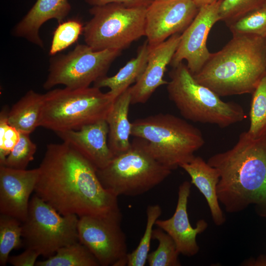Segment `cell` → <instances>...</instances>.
Returning a JSON list of instances; mask_svg holds the SVG:
<instances>
[{
	"label": "cell",
	"mask_w": 266,
	"mask_h": 266,
	"mask_svg": "<svg viewBox=\"0 0 266 266\" xmlns=\"http://www.w3.org/2000/svg\"><path fill=\"white\" fill-rule=\"evenodd\" d=\"M83 30V24L78 18L60 23L53 33L49 55L53 56L74 43Z\"/></svg>",
	"instance_id": "obj_29"
},
{
	"label": "cell",
	"mask_w": 266,
	"mask_h": 266,
	"mask_svg": "<svg viewBox=\"0 0 266 266\" xmlns=\"http://www.w3.org/2000/svg\"><path fill=\"white\" fill-rule=\"evenodd\" d=\"M8 113L5 108L0 113V164L12 151L20 137V132L8 123Z\"/></svg>",
	"instance_id": "obj_32"
},
{
	"label": "cell",
	"mask_w": 266,
	"mask_h": 266,
	"mask_svg": "<svg viewBox=\"0 0 266 266\" xmlns=\"http://www.w3.org/2000/svg\"><path fill=\"white\" fill-rule=\"evenodd\" d=\"M171 170L154 159L144 140L136 138L125 152L114 156L104 168L97 170L103 187L114 195L136 196L164 181Z\"/></svg>",
	"instance_id": "obj_7"
},
{
	"label": "cell",
	"mask_w": 266,
	"mask_h": 266,
	"mask_svg": "<svg viewBox=\"0 0 266 266\" xmlns=\"http://www.w3.org/2000/svg\"><path fill=\"white\" fill-rule=\"evenodd\" d=\"M250 120V136L258 137L266 133V74L253 92Z\"/></svg>",
	"instance_id": "obj_27"
},
{
	"label": "cell",
	"mask_w": 266,
	"mask_h": 266,
	"mask_svg": "<svg viewBox=\"0 0 266 266\" xmlns=\"http://www.w3.org/2000/svg\"><path fill=\"white\" fill-rule=\"evenodd\" d=\"M78 220L74 214H60L35 194L22 222L23 245L49 258L60 248L79 241Z\"/></svg>",
	"instance_id": "obj_9"
},
{
	"label": "cell",
	"mask_w": 266,
	"mask_h": 266,
	"mask_svg": "<svg viewBox=\"0 0 266 266\" xmlns=\"http://www.w3.org/2000/svg\"><path fill=\"white\" fill-rule=\"evenodd\" d=\"M36 145L30 137V134L20 133L19 139L12 151L0 166L17 169H26L34 159Z\"/></svg>",
	"instance_id": "obj_30"
},
{
	"label": "cell",
	"mask_w": 266,
	"mask_h": 266,
	"mask_svg": "<svg viewBox=\"0 0 266 266\" xmlns=\"http://www.w3.org/2000/svg\"><path fill=\"white\" fill-rule=\"evenodd\" d=\"M36 266H99L98 261L79 241L60 248L45 260L37 261Z\"/></svg>",
	"instance_id": "obj_23"
},
{
	"label": "cell",
	"mask_w": 266,
	"mask_h": 266,
	"mask_svg": "<svg viewBox=\"0 0 266 266\" xmlns=\"http://www.w3.org/2000/svg\"><path fill=\"white\" fill-rule=\"evenodd\" d=\"M233 35L250 34L266 37V1L259 7L228 26Z\"/></svg>",
	"instance_id": "obj_28"
},
{
	"label": "cell",
	"mask_w": 266,
	"mask_h": 266,
	"mask_svg": "<svg viewBox=\"0 0 266 266\" xmlns=\"http://www.w3.org/2000/svg\"><path fill=\"white\" fill-rule=\"evenodd\" d=\"M40 256L34 250L26 248L22 253L9 256L8 263L13 266H33L35 265L36 259Z\"/></svg>",
	"instance_id": "obj_33"
},
{
	"label": "cell",
	"mask_w": 266,
	"mask_h": 266,
	"mask_svg": "<svg viewBox=\"0 0 266 266\" xmlns=\"http://www.w3.org/2000/svg\"><path fill=\"white\" fill-rule=\"evenodd\" d=\"M130 104L131 87L115 99L106 118L108 144L114 156L125 152L131 146L132 123L128 117Z\"/></svg>",
	"instance_id": "obj_20"
},
{
	"label": "cell",
	"mask_w": 266,
	"mask_h": 266,
	"mask_svg": "<svg viewBox=\"0 0 266 266\" xmlns=\"http://www.w3.org/2000/svg\"><path fill=\"white\" fill-rule=\"evenodd\" d=\"M70 10L68 0H36L14 27L13 33L42 48L43 42L39 34L41 27L50 19H54L59 23L64 21Z\"/></svg>",
	"instance_id": "obj_18"
},
{
	"label": "cell",
	"mask_w": 266,
	"mask_h": 266,
	"mask_svg": "<svg viewBox=\"0 0 266 266\" xmlns=\"http://www.w3.org/2000/svg\"><path fill=\"white\" fill-rule=\"evenodd\" d=\"M265 47H266V37L265 38Z\"/></svg>",
	"instance_id": "obj_37"
},
{
	"label": "cell",
	"mask_w": 266,
	"mask_h": 266,
	"mask_svg": "<svg viewBox=\"0 0 266 266\" xmlns=\"http://www.w3.org/2000/svg\"><path fill=\"white\" fill-rule=\"evenodd\" d=\"M180 40V34H175L164 42L150 47L144 72L131 86V104L144 103L156 90L167 81L164 79L166 66L172 59Z\"/></svg>",
	"instance_id": "obj_16"
},
{
	"label": "cell",
	"mask_w": 266,
	"mask_h": 266,
	"mask_svg": "<svg viewBox=\"0 0 266 266\" xmlns=\"http://www.w3.org/2000/svg\"><path fill=\"white\" fill-rule=\"evenodd\" d=\"M162 212L158 204L148 206L146 209L147 221L145 230L137 247L127 255L128 266H144L149 253L151 239H153V227Z\"/></svg>",
	"instance_id": "obj_26"
},
{
	"label": "cell",
	"mask_w": 266,
	"mask_h": 266,
	"mask_svg": "<svg viewBox=\"0 0 266 266\" xmlns=\"http://www.w3.org/2000/svg\"><path fill=\"white\" fill-rule=\"evenodd\" d=\"M199 8L193 0H154L146 8L145 36L150 47L183 32Z\"/></svg>",
	"instance_id": "obj_13"
},
{
	"label": "cell",
	"mask_w": 266,
	"mask_h": 266,
	"mask_svg": "<svg viewBox=\"0 0 266 266\" xmlns=\"http://www.w3.org/2000/svg\"><path fill=\"white\" fill-rule=\"evenodd\" d=\"M190 176L194 184L205 198L213 221L217 226L225 221L219 203L217 187L220 175L218 170L200 156H195L190 162L180 166Z\"/></svg>",
	"instance_id": "obj_19"
},
{
	"label": "cell",
	"mask_w": 266,
	"mask_h": 266,
	"mask_svg": "<svg viewBox=\"0 0 266 266\" xmlns=\"http://www.w3.org/2000/svg\"><path fill=\"white\" fill-rule=\"evenodd\" d=\"M55 133L63 142L88 160L97 170L105 167L114 157L108 144V127L106 120L86 125L78 130Z\"/></svg>",
	"instance_id": "obj_17"
},
{
	"label": "cell",
	"mask_w": 266,
	"mask_h": 266,
	"mask_svg": "<svg viewBox=\"0 0 266 266\" xmlns=\"http://www.w3.org/2000/svg\"><path fill=\"white\" fill-rule=\"evenodd\" d=\"M153 239H156L159 245L155 251L149 253L147 262L149 266H181L175 243L170 236L158 227L153 230Z\"/></svg>",
	"instance_id": "obj_25"
},
{
	"label": "cell",
	"mask_w": 266,
	"mask_h": 266,
	"mask_svg": "<svg viewBox=\"0 0 266 266\" xmlns=\"http://www.w3.org/2000/svg\"><path fill=\"white\" fill-rule=\"evenodd\" d=\"M266 74L265 38L250 34L233 35L211 55L193 75L199 83L220 97L253 93Z\"/></svg>",
	"instance_id": "obj_3"
},
{
	"label": "cell",
	"mask_w": 266,
	"mask_h": 266,
	"mask_svg": "<svg viewBox=\"0 0 266 266\" xmlns=\"http://www.w3.org/2000/svg\"><path fill=\"white\" fill-rule=\"evenodd\" d=\"M150 46L146 40L138 50L137 56L132 59L113 76H105L94 82V87H107L115 99L135 83L144 71L147 63Z\"/></svg>",
	"instance_id": "obj_21"
},
{
	"label": "cell",
	"mask_w": 266,
	"mask_h": 266,
	"mask_svg": "<svg viewBox=\"0 0 266 266\" xmlns=\"http://www.w3.org/2000/svg\"><path fill=\"white\" fill-rule=\"evenodd\" d=\"M222 0H214L199 8L192 22L180 34L171 66L175 67L185 60L193 75L201 69L211 53L207 47L206 41L211 28L220 21L219 9Z\"/></svg>",
	"instance_id": "obj_12"
},
{
	"label": "cell",
	"mask_w": 266,
	"mask_h": 266,
	"mask_svg": "<svg viewBox=\"0 0 266 266\" xmlns=\"http://www.w3.org/2000/svg\"><path fill=\"white\" fill-rule=\"evenodd\" d=\"M193 0L197 5V6L199 8H200V7L204 5H205V4H207L211 2L214 0Z\"/></svg>",
	"instance_id": "obj_36"
},
{
	"label": "cell",
	"mask_w": 266,
	"mask_h": 266,
	"mask_svg": "<svg viewBox=\"0 0 266 266\" xmlns=\"http://www.w3.org/2000/svg\"><path fill=\"white\" fill-rule=\"evenodd\" d=\"M146 7L111 3L92 6L84 26L86 44L95 51H122L145 36Z\"/></svg>",
	"instance_id": "obj_8"
},
{
	"label": "cell",
	"mask_w": 266,
	"mask_h": 266,
	"mask_svg": "<svg viewBox=\"0 0 266 266\" xmlns=\"http://www.w3.org/2000/svg\"><path fill=\"white\" fill-rule=\"evenodd\" d=\"M169 76L166 84L168 97L185 119L224 128L245 118L241 105L222 100L214 91L198 82L183 62L173 67Z\"/></svg>",
	"instance_id": "obj_5"
},
{
	"label": "cell",
	"mask_w": 266,
	"mask_h": 266,
	"mask_svg": "<svg viewBox=\"0 0 266 266\" xmlns=\"http://www.w3.org/2000/svg\"><path fill=\"white\" fill-rule=\"evenodd\" d=\"M38 167L17 169L0 166V213L17 218L26 219L30 197L34 191L38 179Z\"/></svg>",
	"instance_id": "obj_14"
},
{
	"label": "cell",
	"mask_w": 266,
	"mask_h": 266,
	"mask_svg": "<svg viewBox=\"0 0 266 266\" xmlns=\"http://www.w3.org/2000/svg\"><path fill=\"white\" fill-rule=\"evenodd\" d=\"M250 264L252 266H266V257L260 256L256 261L250 262Z\"/></svg>",
	"instance_id": "obj_35"
},
{
	"label": "cell",
	"mask_w": 266,
	"mask_h": 266,
	"mask_svg": "<svg viewBox=\"0 0 266 266\" xmlns=\"http://www.w3.org/2000/svg\"><path fill=\"white\" fill-rule=\"evenodd\" d=\"M207 162L219 173L217 194L227 212L253 205L258 215L266 218V133L253 137L243 132L232 148Z\"/></svg>",
	"instance_id": "obj_2"
},
{
	"label": "cell",
	"mask_w": 266,
	"mask_h": 266,
	"mask_svg": "<svg viewBox=\"0 0 266 266\" xmlns=\"http://www.w3.org/2000/svg\"><path fill=\"white\" fill-rule=\"evenodd\" d=\"M131 135L144 140L151 155L171 170L190 162L205 142L198 128L169 113L134 120Z\"/></svg>",
	"instance_id": "obj_4"
},
{
	"label": "cell",
	"mask_w": 266,
	"mask_h": 266,
	"mask_svg": "<svg viewBox=\"0 0 266 266\" xmlns=\"http://www.w3.org/2000/svg\"><path fill=\"white\" fill-rule=\"evenodd\" d=\"M191 183L184 181L179 187L178 200L173 215L166 220L158 219L155 225L162 229L174 241L180 254L187 257L197 254L200 249L197 236L203 232L208 224L203 219L199 220L195 228L189 221L187 204L190 194Z\"/></svg>",
	"instance_id": "obj_15"
},
{
	"label": "cell",
	"mask_w": 266,
	"mask_h": 266,
	"mask_svg": "<svg viewBox=\"0 0 266 266\" xmlns=\"http://www.w3.org/2000/svg\"><path fill=\"white\" fill-rule=\"evenodd\" d=\"M22 222L13 217L0 214V265L8 263L12 250L19 249L23 245Z\"/></svg>",
	"instance_id": "obj_24"
},
{
	"label": "cell",
	"mask_w": 266,
	"mask_h": 266,
	"mask_svg": "<svg viewBox=\"0 0 266 266\" xmlns=\"http://www.w3.org/2000/svg\"><path fill=\"white\" fill-rule=\"evenodd\" d=\"M35 194L60 214L122 220L118 197L100 183L94 166L67 143L47 145Z\"/></svg>",
	"instance_id": "obj_1"
},
{
	"label": "cell",
	"mask_w": 266,
	"mask_h": 266,
	"mask_svg": "<svg viewBox=\"0 0 266 266\" xmlns=\"http://www.w3.org/2000/svg\"><path fill=\"white\" fill-rule=\"evenodd\" d=\"M44 94L29 90L8 111L7 121L20 133L31 134L39 127Z\"/></svg>",
	"instance_id": "obj_22"
},
{
	"label": "cell",
	"mask_w": 266,
	"mask_h": 266,
	"mask_svg": "<svg viewBox=\"0 0 266 266\" xmlns=\"http://www.w3.org/2000/svg\"><path fill=\"white\" fill-rule=\"evenodd\" d=\"M39 126L55 133L106 120L115 99L93 87L57 88L44 94Z\"/></svg>",
	"instance_id": "obj_6"
},
{
	"label": "cell",
	"mask_w": 266,
	"mask_h": 266,
	"mask_svg": "<svg viewBox=\"0 0 266 266\" xmlns=\"http://www.w3.org/2000/svg\"><path fill=\"white\" fill-rule=\"evenodd\" d=\"M122 220L85 216L79 217V241L101 266L127 265V239L121 227Z\"/></svg>",
	"instance_id": "obj_11"
},
{
	"label": "cell",
	"mask_w": 266,
	"mask_h": 266,
	"mask_svg": "<svg viewBox=\"0 0 266 266\" xmlns=\"http://www.w3.org/2000/svg\"><path fill=\"white\" fill-rule=\"evenodd\" d=\"M121 52L111 49L95 51L86 44H78L67 54L50 59L43 87L49 90L60 84L71 89L88 87L105 76Z\"/></svg>",
	"instance_id": "obj_10"
},
{
	"label": "cell",
	"mask_w": 266,
	"mask_h": 266,
	"mask_svg": "<svg viewBox=\"0 0 266 266\" xmlns=\"http://www.w3.org/2000/svg\"><path fill=\"white\" fill-rule=\"evenodd\" d=\"M266 0H223L219 9L220 21L227 26L255 10Z\"/></svg>",
	"instance_id": "obj_31"
},
{
	"label": "cell",
	"mask_w": 266,
	"mask_h": 266,
	"mask_svg": "<svg viewBox=\"0 0 266 266\" xmlns=\"http://www.w3.org/2000/svg\"><path fill=\"white\" fill-rule=\"evenodd\" d=\"M92 6L108 3L122 4L130 7H147L154 0H84Z\"/></svg>",
	"instance_id": "obj_34"
}]
</instances>
